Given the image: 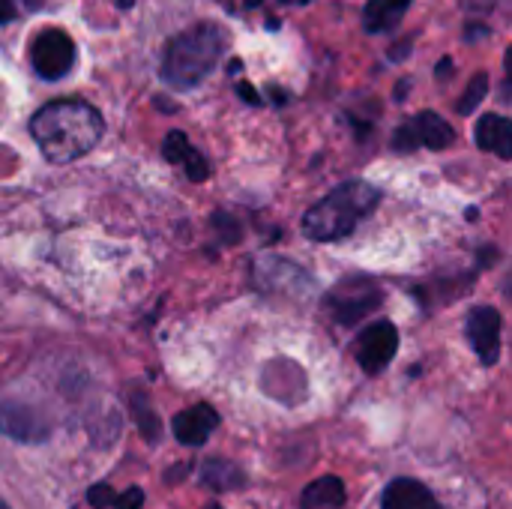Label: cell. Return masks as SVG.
<instances>
[{
  "instance_id": "obj_16",
  "label": "cell",
  "mask_w": 512,
  "mask_h": 509,
  "mask_svg": "<svg viewBox=\"0 0 512 509\" xmlns=\"http://www.w3.org/2000/svg\"><path fill=\"white\" fill-rule=\"evenodd\" d=\"M186 150H189V138H186L183 132H168L165 147H162V156H165L168 162H183Z\"/></svg>"
},
{
  "instance_id": "obj_26",
  "label": "cell",
  "mask_w": 512,
  "mask_h": 509,
  "mask_svg": "<svg viewBox=\"0 0 512 509\" xmlns=\"http://www.w3.org/2000/svg\"><path fill=\"white\" fill-rule=\"evenodd\" d=\"M207 509H219V507H207Z\"/></svg>"
},
{
  "instance_id": "obj_22",
  "label": "cell",
  "mask_w": 512,
  "mask_h": 509,
  "mask_svg": "<svg viewBox=\"0 0 512 509\" xmlns=\"http://www.w3.org/2000/svg\"><path fill=\"white\" fill-rule=\"evenodd\" d=\"M114 3H117V9H132L135 0H114Z\"/></svg>"
},
{
  "instance_id": "obj_1",
  "label": "cell",
  "mask_w": 512,
  "mask_h": 509,
  "mask_svg": "<svg viewBox=\"0 0 512 509\" xmlns=\"http://www.w3.org/2000/svg\"><path fill=\"white\" fill-rule=\"evenodd\" d=\"M105 132L102 114L81 99H57L42 105L30 120V135L48 162H72L90 153Z\"/></svg>"
},
{
  "instance_id": "obj_18",
  "label": "cell",
  "mask_w": 512,
  "mask_h": 509,
  "mask_svg": "<svg viewBox=\"0 0 512 509\" xmlns=\"http://www.w3.org/2000/svg\"><path fill=\"white\" fill-rule=\"evenodd\" d=\"M393 147L399 150V153H408V150H414L417 147V132H414V123H405L396 135H393Z\"/></svg>"
},
{
  "instance_id": "obj_21",
  "label": "cell",
  "mask_w": 512,
  "mask_h": 509,
  "mask_svg": "<svg viewBox=\"0 0 512 509\" xmlns=\"http://www.w3.org/2000/svg\"><path fill=\"white\" fill-rule=\"evenodd\" d=\"M12 18H15L12 0H0V24H6V21H12Z\"/></svg>"
},
{
  "instance_id": "obj_6",
  "label": "cell",
  "mask_w": 512,
  "mask_h": 509,
  "mask_svg": "<svg viewBox=\"0 0 512 509\" xmlns=\"http://www.w3.org/2000/svg\"><path fill=\"white\" fill-rule=\"evenodd\" d=\"M468 339L483 366H495L501 354V315L492 306H477L468 318Z\"/></svg>"
},
{
  "instance_id": "obj_14",
  "label": "cell",
  "mask_w": 512,
  "mask_h": 509,
  "mask_svg": "<svg viewBox=\"0 0 512 509\" xmlns=\"http://www.w3.org/2000/svg\"><path fill=\"white\" fill-rule=\"evenodd\" d=\"M300 509H345V486L339 477H321L306 492Z\"/></svg>"
},
{
  "instance_id": "obj_23",
  "label": "cell",
  "mask_w": 512,
  "mask_h": 509,
  "mask_svg": "<svg viewBox=\"0 0 512 509\" xmlns=\"http://www.w3.org/2000/svg\"><path fill=\"white\" fill-rule=\"evenodd\" d=\"M261 3H264V0H246V6H249V9H255V6H261Z\"/></svg>"
},
{
  "instance_id": "obj_25",
  "label": "cell",
  "mask_w": 512,
  "mask_h": 509,
  "mask_svg": "<svg viewBox=\"0 0 512 509\" xmlns=\"http://www.w3.org/2000/svg\"><path fill=\"white\" fill-rule=\"evenodd\" d=\"M0 509H9V507H6V504H3V501H0Z\"/></svg>"
},
{
  "instance_id": "obj_24",
  "label": "cell",
  "mask_w": 512,
  "mask_h": 509,
  "mask_svg": "<svg viewBox=\"0 0 512 509\" xmlns=\"http://www.w3.org/2000/svg\"><path fill=\"white\" fill-rule=\"evenodd\" d=\"M282 3H297V6H303V3H309V0H282Z\"/></svg>"
},
{
  "instance_id": "obj_10",
  "label": "cell",
  "mask_w": 512,
  "mask_h": 509,
  "mask_svg": "<svg viewBox=\"0 0 512 509\" xmlns=\"http://www.w3.org/2000/svg\"><path fill=\"white\" fill-rule=\"evenodd\" d=\"M477 144L501 159H512V123L504 114H483L477 123Z\"/></svg>"
},
{
  "instance_id": "obj_8",
  "label": "cell",
  "mask_w": 512,
  "mask_h": 509,
  "mask_svg": "<svg viewBox=\"0 0 512 509\" xmlns=\"http://www.w3.org/2000/svg\"><path fill=\"white\" fill-rule=\"evenodd\" d=\"M0 432L9 435V438H15V441H27V444L48 438V429L33 414V408L18 405V402H3L0 405Z\"/></svg>"
},
{
  "instance_id": "obj_20",
  "label": "cell",
  "mask_w": 512,
  "mask_h": 509,
  "mask_svg": "<svg viewBox=\"0 0 512 509\" xmlns=\"http://www.w3.org/2000/svg\"><path fill=\"white\" fill-rule=\"evenodd\" d=\"M237 93L243 96V102H249V105H261V99H258V90H255L252 84L240 81V84H237Z\"/></svg>"
},
{
  "instance_id": "obj_19",
  "label": "cell",
  "mask_w": 512,
  "mask_h": 509,
  "mask_svg": "<svg viewBox=\"0 0 512 509\" xmlns=\"http://www.w3.org/2000/svg\"><path fill=\"white\" fill-rule=\"evenodd\" d=\"M141 504H144L141 489H129V492H123V495H117V498L111 501V507L114 509H141Z\"/></svg>"
},
{
  "instance_id": "obj_17",
  "label": "cell",
  "mask_w": 512,
  "mask_h": 509,
  "mask_svg": "<svg viewBox=\"0 0 512 509\" xmlns=\"http://www.w3.org/2000/svg\"><path fill=\"white\" fill-rule=\"evenodd\" d=\"M183 165H186V174H189V180H195V183H201V180H207V159L195 150V147H189L186 150V156H183Z\"/></svg>"
},
{
  "instance_id": "obj_5",
  "label": "cell",
  "mask_w": 512,
  "mask_h": 509,
  "mask_svg": "<svg viewBox=\"0 0 512 509\" xmlns=\"http://www.w3.org/2000/svg\"><path fill=\"white\" fill-rule=\"evenodd\" d=\"M396 351H399V330L390 321L372 324L357 342V360H360L363 372H369V375L384 372L387 363L396 357Z\"/></svg>"
},
{
  "instance_id": "obj_4",
  "label": "cell",
  "mask_w": 512,
  "mask_h": 509,
  "mask_svg": "<svg viewBox=\"0 0 512 509\" xmlns=\"http://www.w3.org/2000/svg\"><path fill=\"white\" fill-rule=\"evenodd\" d=\"M30 63H33V69H36L42 78H48V81L63 78V75L72 69V63H75V45H72V39H69L63 30H57V27L42 30V33L33 39V45H30Z\"/></svg>"
},
{
  "instance_id": "obj_3",
  "label": "cell",
  "mask_w": 512,
  "mask_h": 509,
  "mask_svg": "<svg viewBox=\"0 0 512 509\" xmlns=\"http://www.w3.org/2000/svg\"><path fill=\"white\" fill-rule=\"evenodd\" d=\"M228 36L219 24H195L168 42L162 78L174 87H195L219 63Z\"/></svg>"
},
{
  "instance_id": "obj_2",
  "label": "cell",
  "mask_w": 512,
  "mask_h": 509,
  "mask_svg": "<svg viewBox=\"0 0 512 509\" xmlns=\"http://www.w3.org/2000/svg\"><path fill=\"white\" fill-rule=\"evenodd\" d=\"M381 201V192L363 180L345 183L339 189H333L324 201H318L306 219H303V234L318 240V243H330L339 237H348L357 222L363 216H369Z\"/></svg>"
},
{
  "instance_id": "obj_11",
  "label": "cell",
  "mask_w": 512,
  "mask_h": 509,
  "mask_svg": "<svg viewBox=\"0 0 512 509\" xmlns=\"http://www.w3.org/2000/svg\"><path fill=\"white\" fill-rule=\"evenodd\" d=\"M378 300H381V294H378V288L375 285H363L360 291H354V288H336V294H333V303H336V318L339 321H345V324H354L357 318H363L372 306H378Z\"/></svg>"
},
{
  "instance_id": "obj_15",
  "label": "cell",
  "mask_w": 512,
  "mask_h": 509,
  "mask_svg": "<svg viewBox=\"0 0 512 509\" xmlns=\"http://www.w3.org/2000/svg\"><path fill=\"white\" fill-rule=\"evenodd\" d=\"M486 96H489V75H486V72H477V75L471 78V84L465 87V96H462V102H459V111H462V114L477 111V105H480Z\"/></svg>"
},
{
  "instance_id": "obj_12",
  "label": "cell",
  "mask_w": 512,
  "mask_h": 509,
  "mask_svg": "<svg viewBox=\"0 0 512 509\" xmlns=\"http://www.w3.org/2000/svg\"><path fill=\"white\" fill-rule=\"evenodd\" d=\"M411 123H414L417 141H420L423 147H429V150H447V147L456 141L453 126H450L441 114H435V111H423V114H417Z\"/></svg>"
},
{
  "instance_id": "obj_13",
  "label": "cell",
  "mask_w": 512,
  "mask_h": 509,
  "mask_svg": "<svg viewBox=\"0 0 512 509\" xmlns=\"http://www.w3.org/2000/svg\"><path fill=\"white\" fill-rule=\"evenodd\" d=\"M414 0H369L366 3V12H363V24L369 33H384V30H393L402 15L411 9Z\"/></svg>"
},
{
  "instance_id": "obj_7",
  "label": "cell",
  "mask_w": 512,
  "mask_h": 509,
  "mask_svg": "<svg viewBox=\"0 0 512 509\" xmlns=\"http://www.w3.org/2000/svg\"><path fill=\"white\" fill-rule=\"evenodd\" d=\"M219 426V414L210 405H192L174 417V438L183 447H201Z\"/></svg>"
},
{
  "instance_id": "obj_9",
  "label": "cell",
  "mask_w": 512,
  "mask_h": 509,
  "mask_svg": "<svg viewBox=\"0 0 512 509\" xmlns=\"http://www.w3.org/2000/svg\"><path fill=\"white\" fill-rule=\"evenodd\" d=\"M381 509H441L435 495L417 480H393L384 492Z\"/></svg>"
}]
</instances>
